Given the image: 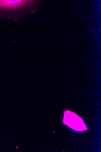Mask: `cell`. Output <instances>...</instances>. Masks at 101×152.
Masks as SVG:
<instances>
[{"instance_id": "cell-1", "label": "cell", "mask_w": 101, "mask_h": 152, "mask_svg": "<svg viewBox=\"0 0 101 152\" xmlns=\"http://www.w3.org/2000/svg\"><path fill=\"white\" fill-rule=\"evenodd\" d=\"M32 1H0V8L12 10L17 20L30 12Z\"/></svg>"}]
</instances>
